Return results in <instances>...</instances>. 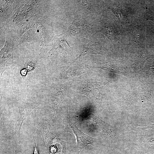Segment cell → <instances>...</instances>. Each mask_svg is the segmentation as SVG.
<instances>
[{"label":"cell","mask_w":154,"mask_h":154,"mask_svg":"<svg viewBox=\"0 0 154 154\" xmlns=\"http://www.w3.org/2000/svg\"><path fill=\"white\" fill-rule=\"evenodd\" d=\"M41 104L38 102L28 103L20 100L17 102L19 116L17 124L15 129L14 135L19 140H20V132L23 123L31 111L35 107Z\"/></svg>","instance_id":"obj_1"},{"label":"cell","mask_w":154,"mask_h":154,"mask_svg":"<svg viewBox=\"0 0 154 154\" xmlns=\"http://www.w3.org/2000/svg\"><path fill=\"white\" fill-rule=\"evenodd\" d=\"M68 124L75 136L77 147L80 149V152L88 145H93L94 139L93 138L84 133L78 128L73 122L70 121L68 122Z\"/></svg>","instance_id":"obj_2"},{"label":"cell","mask_w":154,"mask_h":154,"mask_svg":"<svg viewBox=\"0 0 154 154\" xmlns=\"http://www.w3.org/2000/svg\"><path fill=\"white\" fill-rule=\"evenodd\" d=\"M63 99L62 92H57L52 99L50 104V112L53 117H55L58 107Z\"/></svg>","instance_id":"obj_3"},{"label":"cell","mask_w":154,"mask_h":154,"mask_svg":"<svg viewBox=\"0 0 154 154\" xmlns=\"http://www.w3.org/2000/svg\"><path fill=\"white\" fill-rule=\"evenodd\" d=\"M99 44L95 42L92 41L88 43L84 47L82 54L93 53L100 48Z\"/></svg>","instance_id":"obj_4"},{"label":"cell","mask_w":154,"mask_h":154,"mask_svg":"<svg viewBox=\"0 0 154 154\" xmlns=\"http://www.w3.org/2000/svg\"><path fill=\"white\" fill-rule=\"evenodd\" d=\"M146 135L144 138V143L147 147L154 151V131Z\"/></svg>","instance_id":"obj_5"},{"label":"cell","mask_w":154,"mask_h":154,"mask_svg":"<svg viewBox=\"0 0 154 154\" xmlns=\"http://www.w3.org/2000/svg\"><path fill=\"white\" fill-rule=\"evenodd\" d=\"M113 31L108 27L104 28L102 30V32L106 35L110 39H112L114 37Z\"/></svg>","instance_id":"obj_6"},{"label":"cell","mask_w":154,"mask_h":154,"mask_svg":"<svg viewBox=\"0 0 154 154\" xmlns=\"http://www.w3.org/2000/svg\"><path fill=\"white\" fill-rule=\"evenodd\" d=\"M112 10L114 13L118 17L120 21H123L124 17L123 14L119 10L117 9H112Z\"/></svg>","instance_id":"obj_7"},{"label":"cell","mask_w":154,"mask_h":154,"mask_svg":"<svg viewBox=\"0 0 154 154\" xmlns=\"http://www.w3.org/2000/svg\"><path fill=\"white\" fill-rule=\"evenodd\" d=\"M147 129H154V124H151L146 127L140 128L141 131Z\"/></svg>","instance_id":"obj_8"},{"label":"cell","mask_w":154,"mask_h":154,"mask_svg":"<svg viewBox=\"0 0 154 154\" xmlns=\"http://www.w3.org/2000/svg\"><path fill=\"white\" fill-rule=\"evenodd\" d=\"M35 142V147L34 150V152L33 154H39L38 149L37 146L35 141V139H34Z\"/></svg>","instance_id":"obj_9"},{"label":"cell","mask_w":154,"mask_h":154,"mask_svg":"<svg viewBox=\"0 0 154 154\" xmlns=\"http://www.w3.org/2000/svg\"><path fill=\"white\" fill-rule=\"evenodd\" d=\"M27 70L26 69H24L21 71V75L25 77L27 73Z\"/></svg>","instance_id":"obj_10"},{"label":"cell","mask_w":154,"mask_h":154,"mask_svg":"<svg viewBox=\"0 0 154 154\" xmlns=\"http://www.w3.org/2000/svg\"><path fill=\"white\" fill-rule=\"evenodd\" d=\"M37 32H39V31H38V30H37Z\"/></svg>","instance_id":"obj_11"},{"label":"cell","mask_w":154,"mask_h":154,"mask_svg":"<svg viewBox=\"0 0 154 154\" xmlns=\"http://www.w3.org/2000/svg\"><path fill=\"white\" fill-rule=\"evenodd\" d=\"M153 154V153H152V154Z\"/></svg>","instance_id":"obj_12"}]
</instances>
